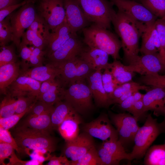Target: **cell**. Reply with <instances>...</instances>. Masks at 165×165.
I'll return each mask as SVG.
<instances>
[{"instance_id":"obj_35","label":"cell","mask_w":165,"mask_h":165,"mask_svg":"<svg viewBox=\"0 0 165 165\" xmlns=\"http://www.w3.org/2000/svg\"><path fill=\"white\" fill-rule=\"evenodd\" d=\"M140 3L157 18L165 19V0H141Z\"/></svg>"},{"instance_id":"obj_32","label":"cell","mask_w":165,"mask_h":165,"mask_svg":"<svg viewBox=\"0 0 165 165\" xmlns=\"http://www.w3.org/2000/svg\"><path fill=\"white\" fill-rule=\"evenodd\" d=\"M101 145L109 153L121 160H131L130 154L126 152L123 145L118 140L103 141Z\"/></svg>"},{"instance_id":"obj_45","label":"cell","mask_w":165,"mask_h":165,"mask_svg":"<svg viewBox=\"0 0 165 165\" xmlns=\"http://www.w3.org/2000/svg\"><path fill=\"white\" fill-rule=\"evenodd\" d=\"M100 157L102 162V165H118L121 161L119 159L113 156L101 145L97 150Z\"/></svg>"},{"instance_id":"obj_11","label":"cell","mask_w":165,"mask_h":165,"mask_svg":"<svg viewBox=\"0 0 165 165\" xmlns=\"http://www.w3.org/2000/svg\"><path fill=\"white\" fill-rule=\"evenodd\" d=\"M38 11L51 31L66 19L64 0H40Z\"/></svg>"},{"instance_id":"obj_25","label":"cell","mask_w":165,"mask_h":165,"mask_svg":"<svg viewBox=\"0 0 165 165\" xmlns=\"http://www.w3.org/2000/svg\"><path fill=\"white\" fill-rule=\"evenodd\" d=\"M51 114H45L38 116L29 115L23 121L20 125L37 130L50 133L53 130L51 124Z\"/></svg>"},{"instance_id":"obj_46","label":"cell","mask_w":165,"mask_h":165,"mask_svg":"<svg viewBox=\"0 0 165 165\" xmlns=\"http://www.w3.org/2000/svg\"><path fill=\"white\" fill-rule=\"evenodd\" d=\"M27 46L20 43L18 49L19 56L21 59L20 65L22 67V70L28 68L30 58L33 50Z\"/></svg>"},{"instance_id":"obj_40","label":"cell","mask_w":165,"mask_h":165,"mask_svg":"<svg viewBox=\"0 0 165 165\" xmlns=\"http://www.w3.org/2000/svg\"><path fill=\"white\" fill-rule=\"evenodd\" d=\"M17 56L13 46H1L0 52V66L8 64L17 62Z\"/></svg>"},{"instance_id":"obj_30","label":"cell","mask_w":165,"mask_h":165,"mask_svg":"<svg viewBox=\"0 0 165 165\" xmlns=\"http://www.w3.org/2000/svg\"><path fill=\"white\" fill-rule=\"evenodd\" d=\"M64 89L60 80L57 78L48 90L38 97L37 100L53 105L63 100Z\"/></svg>"},{"instance_id":"obj_10","label":"cell","mask_w":165,"mask_h":165,"mask_svg":"<svg viewBox=\"0 0 165 165\" xmlns=\"http://www.w3.org/2000/svg\"><path fill=\"white\" fill-rule=\"evenodd\" d=\"M125 66L128 70L141 75L159 74L165 71V65L159 53L138 55Z\"/></svg>"},{"instance_id":"obj_13","label":"cell","mask_w":165,"mask_h":165,"mask_svg":"<svg viewBox=\"0 0 165 165\" xmlns=\"http://www.w3.org/2000/svg\"><path fill=\"white\" fill-rule=\"evenodd\" d=\"M118 10L146 24L155 22L157 17L141 3L134 0H109Z\"/></svg>"},{"instance_id":"obj_52","label":"cell","mask_w":165,"mask_h":165,"mask_svg":"<svg viewBox=\"0 0 165 165\" xmlns=\"http://www.w3.org/2000/svg\"><path fill=\"white\" fill-rule=\"evenodd\" d=\"M47 165H70V161L64 156L59 157L51 156Z\"/></svg>"},{"instance_id":"obj_2","label":"cell","mask_w":165,"mask_h":165,"mask_svg":"<svg viewBox=\"0 0 165 165\" xmlns=\"http://www.w3.org/2000/svg\"><path fill=\"white\" fill-rule=\"evenodd\" d=\"M21 153H28L29 150H44L50 153L56 150L57 141L50 133L20 125L12 132Z\"/></svg>"},{"instance_id":"obj_50","label":"cell","mask_w":165,"mask_h":165,"mask_svg":"<svg viewBox=\"0 0 165 165\" xmlns=\"http://www.w3.org/2000/svg\"><path fill=\"white\" fill-rule=\"evenodd\" d=\"M36 0H24L17 4L12 5L0 10V22L2 21L6 17L9 16L14 10L22 7L26 3L35 2Z\"/></svg>"},{"instance_id":"obj_6","label":"cell","mask_w":165,"mask_h":165,"mask_svg":"<svg viewBox=\"0 0 165 165\" xmlns=\"http://www.w3.org/2000/svg\"><path fill=\"white\" fill-rule=\"evenodd\" d=\"M63 98L79 114L86 115L94 108L92 94L85 81L77 82L64 89Z\"/></svg>"},{"instance_id":"obj_33","label":"cell","mask_w":165,"mask_h":165,"mask_svg":"<svg viewBox=\"0 0 165 165\" xmlns=\"http://www.w3.org/2000/svg\"><path fill=\"white\" fill-rule=\"evenodd\" d=\"M70 165H102V162L94 146L80 159L70 162Z\"/></svg>"},{"instance_id":"obj_59","label":"cell","mask_w":165,"mask_h":165,"mask_svg":"<svg viewBox=\"0 0 165 165\" xmlns=\"http://www.w3.org/2000/svg\"><path fill=\"white\" fill-rule=\"evenodd\" d=\"M164 119L162 122L160 123V125L162 128L163 132H165V108L164 110Z\"/></svg>"},{"instance_id":"obj_3","label":"cell","mask_w":165,"mask_h":165,"mask_svg":"<svg viewBox=\"0 0 165 165\" xmlns=\"http://www.w3.org/2000/svg\"><path fill=\"white\" fill-rule=\"evenodd\" d=\"M82 31V41L86 45L103 50L114 60L121 59L119 52L122 47L121 41L109 30L92 23Z\"/></svg>"},{"instance_id":"obj_36","label":"cell","mask_w":165,"mask_h":165,"mask_svg":"<svg viewBox=\"0 0 165 165\" xmlns=\"http://www.w3.org/2000/svg\"><path fill=\"white\" fill-rule=\"evenodd\" d=\"M16 99L6 94L0 103V117H7L16 114Z\"/></svg>"},{"instance_id":"obj_1","label":"cell","mask_w":165,"mask_h":165,"mask_svg":"<svg viewBox=\"0 0 165 165\" xmlns=\"http://www.w3.org/2000/svg\"><path fill=\"white\" fill-rule=\"evenodd\" d=\"M112 23L116 33L121 39L123 51V60L125 65H128L138 55L139 40L146 24L119 10L113 17Z\"/></svg>"},{"instance_id":"obj_15","label":"cell","mask_w":165,"mask_h":165,"mask_svg":"<svg viewBox=\"0 0 165 165\" xmlns=\"http://www.w3.org/2000/svg\"><path fill=\"white\" fill-rule=\"evenodd\" d=\"M64 4L67 22L74 34L90 25L77 0H64Z\"/></svg>"},{"instance_id":"obj_9","label":"cell","mask_w":165,"mask_h":165,"mask_svg":"<svg viewBox=\"0 0 165 165\" xmlns=\"http://www.w3.org/2000/svg\"><path fill=\"white\" fill-rule=\"evenodd\" d=\"M110 120L116 128L119 141L123 145L134 141L135 135L139 128L138 120L129 113H114L109 111Z\"/></svg>"},{"instance_id":"obj_27","label":"cell","mask_w":165,"mask_h":165,"mask_svg":"<svg viewBox=\"0 0 165 165\" xmlns=\"http://www.w3.org/2000/svg\"><path fill=\"white\" fill-rule=\"evenodd\" d=\"M51 115V120L53 128L58 129L59 125L69 114L74 110L71 105L66 101H61L55 104Z\"/></svg>"},{"instance_id":"obj_23","label":"cell","mask_w":165,"mask_h":165,"mask_svg":"<svg viewBox=\"0 0 165 165\" xmlns=\"http://www.w3.org/2000/svg\"><path fill=\"white\" fill-rule=\"evenodd\" d=\"M20 75L28 76L41 82L57 78L59 75L58 68L51 63L20 70Z\"/></svg>"},{"instance_id":"obj_18","label":"cell","mask_w":165,"mask_h":165,"mask_svg":"<svg viewBox=\"0 0 165 165\" xmlns=\"http://www.w3.org/2000/svg\"><path fill=\"white\" fill-rule=\"evenodd\" d=\"M102 75L101 70L94 71L88 75L86 79L96 106L108 108L112 104L108 94L104 87Z\"/></svg>"},{"instance_id":"obj_57","label":"cell","mask_w":165,"mask_h":165,"mask_svg":"<svg viewBox=\"0 0 165 165\" xmlns=\"http://www.w3.org/2000/svg\"><path fill=\"white\" fill-rule=\"evenodd\" d=\"M19 0H0V10L17 4Z\"/></svg>"},{"instance_id":"obj_39","label":"cell","mask_w":165,"mask_h":165,"mask_svg":"<svg viewBox=\"0 0 165 165\" xmlns=\"http://www.w3.org/2000/svg\"><path fill=\"white\" fill-rule=\"evenodd\" d=\"M160 43L159 55L165 65V19L158 18L155 23Z\"/></svg>"},{"instance_id":"obj_56","label":"cell","mask_w":165,"mask_h":165,"mask_svg":"<svg viewBox=\"0 0 165 165\" xmlns=\"http://www.w3.org/2000/svg\"><path fill=\"white\" fill-rule=\"evenodd\" d=\"M137 91H138L132 90L125 93L119 98L112 100L111 101L112 105L120 104L124 100L132 95L134 92Z\"/></svg>"},{"instance_id":"obj_29","label":"cell","mask_w":165,"mask_h":165,"mask_svg":"<svg viewBox=\"0 0 165 165\" xmlns=\"http://www.w3.org/2000/svg\"><path fill=\"white\" fill-rule=\"evenodd\" d=\"M155 23L146 24L145 29L141 36L142 43L140 48V52L142 54L158 53L154 45V30L155 28Z\"/></svg>"},{"instance_id":"obj_22","label":"cell","mask_w":165,"mask_h":165,"mask_svg":"<svg viewBox=\"0 0 165 165\" xmlns=\"http://www.w3.org/2000/svg\"><path fill=\"white\" fill-rule=\"evenodd\" d=\"M82 122L79 114L73 110L59 125L57 130L66 142L71 141L78 136L79 125Z\"/></svg>"},{"instance_id":"obj_42","label":"cell","mask_w":165,"mask_h":165,"mask_svg":"<svg viewBox=\"0 0 165 165\" xmlns=\"http://www.w3.org/2000/svg\"><path fill=\"white\" fill-rule=\"evenodd\" d=\"M31 107L21 113L16 114L7 117L0 118V126L8 130L13 127L26 113H28Z\"/></svg>"},{"instance_id":"obj_16","label":"cell","mask_w":165,"mask_h":165,"mask_svg":"<svg viewBox=\"0 0 165 165\" xmlns=\"http://www.w3.org/2000/svg\"><path fill=\"white\" fill-rule=\"evenodd\" d=\"M42 82L29 77L20 75L8 87L7 94L14 97H32L37 98Z\"/></svg>"},{"instance_id":"obj_7","label":"cell","mask_w":165,"mask_h":165,"mask_svg":"<svg viewBox=\"0 0 165 165\" xmlns=\"http://www.w3.org/2000/svg\"><path fill=\"white\" fill-rule=\"evenodd\" d=\"M52 64L58 69L59 75L57 78L64 87L77 82L85 81L92 71L78 56L68 61Z\"/></svg>"},{"instance_id":"obj_4","label":"cell","mask_w":165,"mask_h":165,"mask_svg":"<svg viewBox=\"0 0 165 165\" xmlns=\"http://www.w3.org/2000/svg\"><path fill=\"white\" fill-rule=\"evenodd\" d=\"M163 130L157 119L148 115L143 125L140 127L134 139V145L130 153L131 160L144 156L150 146Z\"/></svg>"},{"instance_id":"obj_8","label":"cell","mask_w":165,"mask_h":165,"mask_svg":"<svg viewBox=\"0 0 165 165\" xmlns=\"http://www.w3.org/2000/svg\"><path fill=\"white\" fill-rule=\"evenodd\" d=\"M34 2L27 3L15 13L9 15L13 32L12 41L18 49L25 30L28 28L35 18L36 14Z\"/></svg>"},{"instance_id":"obj_38","label":"cell","mask_w":165,"mask_h":165,"mask_svg":"<svg viewBox=\"0 0 165 165\" xmlns=\"http://www.w3.org/2000/svg\"><path fill=\"white\" fill-rule=\"evenodd\" d=\"M138 80L139 83L143 85L165 87V75L159 74L143 75Z\"/></svg>"},{"instance_id":"obj_53","label":"cell","mask_w":165,"mask_h":165,"mask_svg":"<svg viewBox=\"0 0 165 165\" xmlns=\"http://www.w3.org/2000/svg\"><path fill=\"white\" fill-rule=\"evenodd\" d=\"M37 35L35 32L28 29L23 35L20 43L27 45H32V42Z\"/></svg>"},{"instance_id":"obj_58","label":"cell","mask_w":165,"mask_h":165,"mask_svg":"<svg viewBox=\"0 0 165 165\" xmlns=\"http://www.w3.org/2000/svg\"><path fill=\"white\" fill-rule=\"evenodd\" d=\"M144 94L140 93L139 91L134 92L133 94L135 101L142 100Z\"/></svg>"},{"instance_id":"obj_54","label":"cell","mask_w":165,"mask_h":165,"mask_svg":"<svg viewBox=\"0 0 165 165\" xmlns=\"http://www.w3.org/2000/svg\"><path fill=\"white\" fill-rule=\"evenodd\" d=\"M135 102L133 94L123 101L121 103L116 104L121 110L129 112Z\"/></svg>"},{"instance_id":"obj_24","label":"cell","mask_w":165,"mask_h":165,"mask_svg":"<svg viewBox=\"0 0 165 165\" xmlns=\"http://www.w3.org/2000/svg\"><path fill=\"white\" fill-rule=\"evenodd\" d=\"M20 62H16L0 66V91L6 94L8 87L20 75Z\"/></svg>"},{"instance_id":"obj_31","label":"cell","mask_w":165,"mask_h":165,"mask_svg":"<svg viewBox=\"0 0 165 165\" xmlns=\"http://www.w3.org/2000/svg\"><path fill=\"white\" fill-rule=\"evenodd\" d=\"M151 88V87L148 86L142 85L138 82L132 81L118 85L113 92L108 94V96L111 103L112 100L119 98L128 91L132 90L139 91L140 90L147 91Z\"/></svg>"},{"instance_id":"obj_44","label":"cell","mask_w":165,"mask_h":165,"mask_svg":"<svg viewBox=\"0 0 165 165\" xmlns=\"http://www.w3.org/2000/svg\"><path fill=\"white\" fill-rule=\"evenodd\" d=\"M46 53V51L43 50V49L35 47L32 50L28 66L33 67L42 65Z\"/></svg>"},{"instance_id":"obj_19","label":"cell","mask_w":165,"mask_h":165,"mask_svg":"<svg viewBox=\"0 0 165 165\" xmlns=\"http://www.w3.org/2000/svg\"><path fill=\"white\" fill-rule=\"evenodd\" d=\"M143 98L145 111H151L157 116L164 115L165 108V87L152 86Z\"/></svg>"},{"instance_id":"obj_43","label":"cell","mask_w":165,"mask_h":165,"mask_svg":"<svg viewBox=\"0 0 165 165\" xmlns=\"http://www.w3.org/2000/svg\"><path fill=\"white\" fill-rule=\"evenodd\" d=\"M102 73L103 85L106 92L108 94L112 93L118 85L115 82L110 69L106 68Z\"/></svg>"},{"instance_id":"obj_12","label":"cell","mask_w":165,"mask_h":165,"mask_svg":"<svg viewBox=\"0 0 165 165\" xmlns=\"http://www.w3.org/2000/svg\"><path fill=\"white\" fill-rule=\"evenodd\" d=\"M111 123L107 115L102 114L90 122L85 124L83 127V130L92 137L103 141L117 140L118 132Z\"/></svg>"},{"instance_id":"obj_20","label":"cell","mask_w":165,"mask_h":165,"mask_svg":"<svg viewBox=\"0 0 165 165\" xmlns=\"http://www.w3.org/2000/svg\"><path fill=\"white\" fill-rule=\"evenodd\" d=\"M78 57L93 71L108 68V54L101 50L84 46Z\"/></svg>"},{"instance_id":"obj_21","label":"cell","mask_w":165,"mask_h":165,"mask_svg":"<svg viewBox=\"0 0 165 165\" xmlns=\"http://www.w3.org/2000/svg\"><path fill=\"white\" fill-rule=\"evenodd\" d=\"M67 22L65 20L61 24L51 31L47 41L46 55L52 54L74 35Z\"/></svg>"},{"instance_id":"obj_17","label":"cell","mask_w":165,"mask_h":165,"mask_svg":"<svg viewBox=\"0 0 165 165\" xmlns=\"http://www.w3.org/2000/svg\"><path fill=\"white\" fill-rule=\"evenodd\" d=\"M77 34L70 38L59 48L48 56L49 63H56L72 59L79 56L84 46Z\"/></svg>"},{"instance_id":"obj_14","label":"cell","mask_w":165,"mask_h":165,"mask_svg":"<svg viewBox=\"0 0 165 165\" xmlns=\"http://www.w3.org/2000/svg\"><path fill=\"white\" fill-rule=\"evenodd\" d=\"M94 146L93 137L84 132L74 140L66 142L63 150L64 156L70 159V163L74 162L81 158Z\"/></svg>"},{"instance_id":"obj_61","label":"cell","mask_w":165,"mask_h":165,"mask_svg":"<svg viewBox=\"0 0 165 165\" xmlns=\"http://www.w3.org/2000/svg\"><path fill=\"white\" fill-rule=\"evenodd\" d=\"M164 145H165V144H164Z\"/></svg>"},{"instance_id":"obj_37","label":"cell","mask_w":165,"mask_h":165,"mask_svg":"<svg viewBox=\"0 0 165 165\" xmlns=\"http://www.w3.org/2000/svg\"><path fill=\"white\" fill-rule=\"evenodd\" d=\"M13 32L9 15L0 22V45L6 46L12 41Z\"/></svg>"},{"instance_id":"obj_47","label":"cell","mask_w":165,"mask_h":165,"mask_svg":"<svg viewBox=\"0 0 165 165\" xmlns=\"http://www.w3.org/2000/svg\"><path fill=\"white\" fill-rule=\"evenodd\" d=\"M1 142L11 145L18 153H21L20 148L9 130L0 126V143Z\"/></svg>"},{"instance_id":"obj_5","label":"cell","mask_w":165,"mask_h":165,"mask_svg":"<svg viewBox=\"0 0 165 165\" xmlns=\"http://www.w3.org/2000/svg\"><path fill=\"white\" fill-rule=\"evenodd\" d=\"M85 16L92 23L109 30L116 12L109 0H77Z\"/></svg>"},{"instance_id":"obj_49","label":"cell","mask_w":165,"mask_h":165,"mask_svg":"<svg viewBox=\"0 0 165 165\" xmlns=\"http://www.w3.org/2000/svg\"><path fill=\"white\" fill-rule=\"evenodd\" d=\"M146 112L142 100L135 101L129 112L138 121L144 116Z\"/></svg>"},{"instance_id":"obj_41","label":"cell","mask_w":165,"mask_h":165,"mask_svg":"<svg viewBox=\"0 0 165 165\" xmlns=\"http://www.w3.org/2000/svg\"><path fill=\"white\" fill-rule=\"evenodd\" d=\"M54 108L53 105L37 100L28 112L29 115L38 116L45 114H51Z\"/></svg>"},{"instance_id":"obj_26","label":"cell","mask_w":165,"mask_h":165,"mask_svg":"<svg viewBox=\"0 0 165 165\" xmlns=\"http://www.w3.org/2000/svg\"><path fill=\"white\" fill-rule=\"evenodd\" d=\"M108 68L118 85L132 81L135 75V72L127 69L125 65L118 60H114L112 63H109Z\"/></svg>"},{"instance_id":"obj_55","label":"cell","mask_w":165,"mask_h":165,"mask_svg":"<svg viewBox=\"0 0 165 165\" xmlns=\"http://www.w3.org/2000/svg\"><path fill=\"white\" fill-rule=\"evenodd\" d=\"M56 80V79L53 80H47L42 82L40 86L38 95L36 99L38 97L46 92Z\"/></svg>"},{"instance_id":"obj_60","label":"cell","mask_w":165,"mask_h":165,"mask_svg":"<svg viewBox=\"0 0 165 165\" xmlns=\"http://www.w3.org/2000/svg\"><path fill=\"white\" fill-rule=\"evenodd\" d=\"M134 0L140 3L141 1V0Z\"/></svg>"},{"instance_id":"obj_34","label":"cell","mask_w":165,"mask_h":165,"mask_svg":"<svg viewBox=\"0 0 165 165\" xmlns=\"http://www.w3.org/2000/svg\"><path fill=\"white\" fill-rule=\"evenodd\" d=\"M35 32L37 35L47 42L51 32L48 25L40 16L36 15L35 18L28 28Z\"/></svg>"},{"instance_id":"obj_51","label":"cell","mask_w":165,"mask_h":165,"mask_svg":"<svg viewBox=\"0 0 165 165\" xmlns=\"http://www.w3.org/2000/svg\"><path fill=\"white\" fill-rule=\"evenodd\" d=\"M43 162L39 160L33 159L28 161H23L19 159L14 154L9 160L8 165H42Z\"/></svg>"},{"instance_id":"obj_28","label":"cell","mask_w":165,"mask_h":165,"mask_svg":"<svg viewBox=\"0 0 165 165\" xmlns=\"http://www.w3.org/2000/svg\"><path fill=\"white\" fill-rule=\"evenodd\" d=\"M144 161L145 165H165L164 144L153 145L146 152Z\"/></svg>"},{"instance_id":"obj_48","label":"cell","mask_w":165,"mask_h":165,"mask_svg":"<svg viewBox=\"0 0 165 165\" xmlns=\"http://www.w3.org/2000/svg\"><path fill=\"white\" fill-rule=\"evenodd\" d=\"M15 149L10 145L8 143H0V163L5 165V160L6 159L9 160L15 153Z\"/></svg>"}]
</instances>
